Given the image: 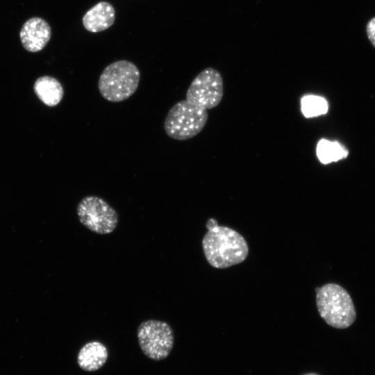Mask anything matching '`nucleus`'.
<instances>
[{
    "label": "nucleus",
    "instance_id": "f257e3e1",
    "mask_svg": "<svg viewBox=\"0 0 375 375\" xmlns=\"http://www.w3.org/2000/svg\"><path fill=\"white\" fill-rule=\"evenodd\" d=\"M208 231L202 240V247L208 262L217 269H225L244 261L249 253L248 244L236 231L219 226L212 218L206 224Z\"/></svg>",
    "mask_w": 375,
    "mask_h": 375
},
{
    "label": "nucleus",
    "instance_id": "f03ea898",
    "mask_svg": "<svg viewBox=\"0 0 375 375\" xmlns=\"http://www.w3.org/2000/svg\"><path fill=\"white\" fill-rule=\"evenodd\" d=\"M316 303L321 317L331 326L347 328L356 319L353 301L347 291L336 283L316 288Z\"/></svg>",
    "mask_w": 375,
    "mask_h": 375
},
{
    "label": "nucleus",
    "instance_id": "7ed1b4c3",
    "mask_svg": "<svg viewBox=\"0 0 375 375\" xmlns=\"http://www.w3.org/2000/svg\"><path fill=\"white\" fill-rule=\"evenodd\" d=\"M140 80L138 67L131 61L120 60L104 68L99 78L98 88L106 100L120 102L135 92Z\"/></svg>",
    "mask_w": 375,
    "mask_h": 375
},
{
    "label": "nucleus",
    "instance_id": "20e7f679",
    "mask_svg": "<svg viewBox=\"0 0 375 375\" xmlns=\"http://www.w3.org/2000/svg\"><path fill=\"white\" fill-rule=\"evenodd\" d=\"M208 114L185 100L176 103L169 110L164 122L166 134L176 140H186L198 135L206 126Z\"/></svg>",
    "mask_w": 375,
    "mask_h": 375
},
{
    "label": "nucleus",
    "instance_id": "39448f33",
    "mask_svg": "<svg viewBox=\"0 0 375 375\" xmlns=\"http://www.w3.org/2000/svg\"><path fill=\"white\" fill-rule=\"evenodd\" d=\"M137 335L143 353L153 360L166 358L173 348V330L165 322L146 320L139 325Z\"/></svg>",
    "mask_w": 375,
    "mask_h": 375
},
{
    "label": "nucleus",
    "instance_id": "423d86ee",
    "mask_svg": "<svg viewBox=\"0 0 375 375\" xmlns=\"http://www.w3.org/2000/svg\"><path fill=\"white\" fill-rule=\"evenodd\" d=\"M81 223L98 234L112 233L118 224L117 211L104 199L97 196L83 198L77 206Z\"/></svg>",
    "mask_w": 375,
    "mask_h": 375
},
{
    "label": "nucleus",
    "instance_id": "0eeeda50",
    "mask_svg": "<svg viewBox=\"0 0 375 375\" xmlns=\"http://www.w3.org/2000/svg\"><path fill=\"white\" fill-rule=\"evenodd\" d=\"M223 94L221 74L212 67H207L198 74L190 83L186 92V100L208 110L219 104Z\"/></svg>",
    "mask_w": 375,
    "mask_h": 375
},
{
    "label": "nucleus",
    "instance_id": "6e6552de",
    "mask_svg": "<svg viewBox=\"0 0 375 375\" xmlns=\"http://www.w3.org/2000/svg\"><path fill=\"white\" fill-rule=\"evenodd\" d=\"M19 37L26 50L30 52H38L41 51L49 41L51 28L43 19L32 17L22 26Z\"/></svg>",
    "mask_w": 375,
    "mask_h": 375
},
{
    "label": "nucleus",
    "instance_id": "1a4fd4ad",
    "mask_svg": "<svg viewBox=\"0 0 375 375\" xmlns=\"http://www.w3.org/2000/svg\"><path fill=\"white\" fill-rule=\"evenodd\" d=\"M115 10L107 1H100L89 9L82 18L85 28L91 33L108 29L115 22Z\"/></svg>",
    "mask_w": 375,
    "mask_h": 375
},
{
    "label": "nucleus",
    "instance_id": "9d476101",
    "mask_svg": "<svg viewBox=\"0 0 375 375\" xmlns=\"http://www.w3.org/2000/svg\"><path fill=\"white\" fill-rule=\"evenodd\" d=\"M108 351L100 342L92 341L86 343L79 351L77 362L79 367L87 372L99 369L106 362Z\"/></svg>",
    "mask_w": 375,
    "mask_h": 375
},
{
    "label": "nucleus",
    "instance_id": "9b49d317",
    "mask_svg": "<svg viewBox=\"0 0 375 375\" xmlns=\"http://www.w3.org/2000/svg\"><path fill=\"white\" fill-rule=\"evenodd\" d=\"M33 88L38 97L49 106L58 105L64 94L61 83L51 76H44L38 78L35 82Z\"/></svg>",
    "mask_w": 375,
    "mask_h": 375
},
{
    "label": "nucleus",
    "instance_id": "f8f14e48",
    "mask_svg": "<svg viewBox=\"0 0 375 375\" xmlns=\"http://www.w3.org/2000/svg\"><path fill=\"white\" fill-rule=\"evenodd\" d=\"M348 151L338 142L321 140L317 146V156L321 162L328 164L345 158Z\"/></svg>",
    "mask_w": 375,
    "mask_h": 375
},
{
    "label": "nucleus",
    "instance_id": "ddd939ff",
    "mask_svg": "<svg viewBox=\"0 0 375 375\" xmlns=\"http://www.w3.org/2000/svg\"><path fill=\"white\" fill-rule=\"evenodd\" d=\"M328 109L326 100L319 96L308 95L301 99V111L306 117L324 115Z\"/></svg>",
    "mask_w": 375,
    "mask_h": 375
},
{
    "label": "nucleus",
    "instance_id": "4468645a",
    "mask_svg": "<svg viewBox=\"0 0 375 375\" xmlns=\"http://www.w3.org/2000/svg\"><path fill=\"white\" fill-rule=\"evenodd\" d=\"M366 33L368 40L375 48V17L370 19L367 23Z\"/></svg>",
    "mask_w": 375,
    "mask_h": 375
},
{
    "label": "nucleus",
    "instance_id": "2eb2a0df",
    "mask_svg": "<svg viewBox=\"0 0 375 375\" xmlns=\"http://www.w3.org/2000/svg\"><path fill=\"white\" fill-rule=\"evenodd\" d=\"M304 375H318V374H314V373H309V374H304Z\"/></svg>",
    "mask_w": 375,
    "mask_h": 375
}]
</instances>
